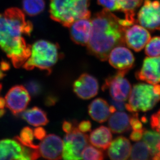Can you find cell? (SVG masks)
I'll list each match as a JSON object with an SVG mask.
<instances>
[{
	"mask_svg": "<svg viewBox=\"0 0 160 160\" xmlns=\"http://www.w3.org/2000/svg\"><path fill=\"white\" fill-rule=\"evenodd\" d=\"M127 71H119L116 74L106 79L103 90H109L112 98L120 101H126L131 92V87L130 82L124 76Z\"/></svg>",
	"mask_w": 160,
	"mask_h": 160,
	"instance_id": "7",
	"label": "cell"
},
{
	"mask_svg": "<svg viewBox=\"0 0 160 160\" xmlns=\"http://www.w3.org/2000/svg\"><path fill=\"white\" fill-rule=\"evenodd\" d=\"M125 109L131 112L151 110L160 101V84L139 83L134 85Z\"/></svg>",
	"mask_w": 160,
	"mask_h": 160,
	"instance_id": "4",
	"label": "cell"
},
{
	"mask_svg": "<svg viewBox=\"0 0 160 160\" xmlns=\"http://www.w3.org/2000/svg\"><path fill=\"white\" fill-rule=\"evenodd\" d=\"M104 158L103 153L92 146L88 145L82 153V159L88 160H101Z\"/></svg>",
	"mask_w": 160,
	"mask_h": 160,
	"instance_id": "27",
	"label": "cell"
},
{
	"mask_svg": "<svg viewBox=\"0 0 160 160\" xmlns=\"http://www.w3.org/2000/svg\"><path fill=\"white\" fill-rule=\"evenodd\" d=\"M139 24L148 30L160 31V1L145 0L138 13Z\"/></svg>",
	"mask_w": 160,
	"mask_h": 160,
	"instance_id": "8",
	"label": "cell"
},
{
	"mask_svg": "<svg viewBox=\"0 0 160 160\" xmlns=\"http://www.w3.org/2000/svg\"><path fill=\"white\" fill-rule=\"evenodd\" d=\"M142 138L151 150L152 159H153L158 153V147L160 143V135L155 131L145 130Z\"/></svg>",
	"mask_w": 160,
	"mask_h": 160,
	"instance_id": "23",
	"label": "cell"
},
{
	"mask_svg": "<svg viewBox=\"0 0 160 160\" xmlns=\"http://www.w3.org/2000/svg\"><path fill=\"white\" fill-rule=\"evenodd\" d=\"M109 129L115 133L121 134L130 130V116L122 112H115L109 118Z\"/></svg>",
	"mask_w": 160,
	"mask_h": 160,
	"instance_id": "20",
	"label": "cell"
},
{
	"mask_svg": "<svg viewBox=\"0 0 160 160\" xmlns=\"http://www.w3.org/2000/svg\"><path fill=\"white\" fill-rule=\"evenodd\" d=\"M131 160H149L152 158L151 150L144 142H136L131 148L130 154Z\"/></svg>",
	"mask_w": 160,
	"mask_h": 160,
	"instance_id": "22",
	"label": "cell"
},
{
	"mask_svg": "<svg viewBox=\"0 0 160 160\" xmlns=\"http://www.w3.org/2000/svg\"><path fill=\"white\" fill-rule=\"evenodd\" d=\"M26 89L30 94L36 96L39 94L42 91V87L39 82L35 80H31L27 82L26 84Z\"/></svg>",
	"mask_w": 160,
	"mask_h": 160,
	"instance_id": "29",
	"label": "cell"
},
{
	"mask_svg": "<svg viewBox=\"0 0 160 160\" xmlns=\"http://www.w3.org/2000/svg\"><path fill=\"white\" fill-rule=\"evenodd\" d=\"M33 134L36 139L42 141L46 136V132L42 127H38L33 131Z\"/></svg>",
	"mask_w": 160,
	"mask_h": 160,
	"instance_id": "33",
	"label": "cell"
},
{
	"mask_svg": "<svg viewBox=\"0 0 160 160\" xmlns=\"http://www.w3.org/2000/svg\"><path fill=\"white\" fill-rule=\"evenodd\" d=\"M75 127L73 125L72 123L69 121H64L62 124V129L66 133H69L71 132Z\"/></svg>",
	"mask_w": 160,
	"mask_h": 160,
	"instance_id": "36",
	"label": "cell"
},
{
	"mask_svg": "<svg viewBox=\"0 0 160 160\" xmlns=\"http://www.w3.org/2000/svg\"><path fill=\"white\" fill-rule=\"evenodd\" d=\"M77 128L78 130L82 133H86L91 131L92 124L91 122L88 120H84L81 121L79 123Z\"/></svg>",
	"mask_w": 160,
	"mask_h": 160,
	"instance_id": "32",
	"label": "cell"
},
{
	"mask_svg": "<svg viewBox=\"0 0 160 160\" xmlns=\"http://www.w3.org/2000/svg\"><path fill=\"white\" fill-rule=\"evenodd\" d=\"M6 107L17 115L24 112L30 101L31 97L26 87L15 86L10 89L5 97Z\"/></svg>",
	"mask_w": 160,
	"mask_h": 160,
	"instance_id": "10",
	"label": "cell"
},
{
	"mask_svg": "<svg viewBox=\"0 0 160 160\" xmlns=\"http://www.w3.org/2000/svg\"><path fill=\"white\" fill-rule=\"evenodd\" d=\"M136 77L150 84L160 83V56L146 58L141 70L136 72Z\"/></svg>",
	"mask_w": 160,
	"mask_h": 160,
	"instance_id": "13",
	"label": "cell"
},
{
	"mask_svg": "<svg viewBox=\"0 0 160 160\" xmlns=\"http://www.w3.org/2000/svg\"><path fill=\"white\" fill-rule=\"evenodd\" d=\"M22 118L29 124L35 127L45 125L48 123L45 112L37 107H34L24 111L22 113Z\"/></svg>",
	"mask_w": 160,
	"mask_h": 160,
	"instance_id": "21",
	"label": "cell"
},
{
	"mask_svg": "<svg viewBox=\"0 0 160 160\" xmlns=\"http://www.w3.org/2000/svg\"><path fill=\"white\" fill-rule=\"evenodd\" d=\"M89 3L90 0H51V17L69 28L77 20L90 18Z\"/></svg>",
	"mask_w": 160,
	"mask_h": 160,
	"instance_id": "3",
	"label": "cell"
},
{
	"mask_svg": "<svg viewBox=\"0 0 160 160\" xmlns=\"http://www.w3.org/2000/svg\"><path fill=\"white\" fill-rule=\"evenodd\" d=\"M5 76V74L3 73V72L0 69V80L2 79Z\"/></svg>",
	"mask_w": 160,
	"mask_h": 160,
	"instance_id": "41",
	"label": "cell"
},
{
	"mask_svg": "<svg viewBox=\"0 0 160 160\" xmlns=\"http://www.w3.org/2000/svg\"><path fill=\"white\" fill-rule=\"evenodd\" d=\"M99 89L98 81L95 77L88 74H83L74 82L73 91L77 97L88 100L95 97Z\"/></svg>",
	"mask_w": 160,
	"mask_h": 160,
	"instance_id": "15",
	"label": "cell"
},
{
	"mask_svg": "<svg viewBox=\"0 0 160 160\" xmlns=\"http://www.w3.org/2000/svg\"><path fill=\"white\" fill-rule=\"evenodd\" d=\"M5 113V110L3 109H0V118H1L2 117H3Z\"/></svg>",
	"mask_w": 160,
	"mask_h": 160,
	"instance_id": "40",
	"label": "cell"
},
{
	"mask_svg": "<svg viewBox=\"0 0 160 160\" xmlns=\"http://www.w3.org/2000/svg\"><path fill=\"white\" fill-rule=\"evenodd\" d=\"M64 142L60 137L55 134L48 135L38 146L40 157L49 160L62 159Z\"/></svg>",
	"mask_w": 160,
	"mask_h": 160,
	"instance_id": "12",
	"label": "cell"
},
{
	"mask_svg": "<svg viewBox=\"0 0 160 160\" xmlns=\"http://www.w3.org/2000/svg\"><path fill=\"white\" fill-rule=\"evenodd\" d=\"M58 59L57 46L48 41L40 40L31 46L30 55L23 68L27 70L38 68L50 72Z\"/></svg>",
	"mask_w": 160,
	"mask_h": 160,
	"instance_id": "5",
	"label": "cell"
},
{
	"mask_svg": "<svg viewBox=\"0 0 160 160\" xmlns=\"http://www.w3.org/2000/svg\"><path fill=\"white\" fill-rule=\"evenodd\" d=\"M33 130L29 127H25L20 132L19 136H16L15 139L23 146L32 149H37L38 145L33 142L34 139Z\"/></svg>",
	"mask_w": 160,
	"mask_h": 160,
	"instance_id": "24",
	"label": "cell"
},
{
	"mask_svg": "<svg viewBox=\"0 0 160 160\" xmlns=\"http://www.w3.org/2000/svg\"><path fill=\"white\" fill-rule=\"evenodd\" d=\"M112 139L111 130L104 126H101L93 130L88 137V140L91 144L104 150L108 148Z\"/></svg>",
	"mask_w": 160,
	"mask_h": 160,
	"instance_id": "19",
	"label": "cell"
},
{
	"mask_svg": "<svg viewBox=\"0 0 160 160\" xmlns=\"http://www.w3.org/2000/svg\"><path fill=\"white\" fill-rule=\"evenodd\" d=\"M111 103L112 106L115 108L116 110L123 111L125 109L126 104L124 102L117 101L112 98V100H111Z\"/></svg>",
	"mask_w": 160,
	"mask_h": 160,
	"instance_id": "35",
	"label": "cell"
},
{
	"mask_svg": "<svg viewBox=\"0 0 160 160\" xmlns=\"http://www.w3.org/2000/svg\"><path fill=\"white\" fill-rule=\"evenodd\" d=\"M92 29L88 50L102 61H107L111 51L115 47L125 45L126 29L132 24L104 9L93 17Z\"/></svg>",
	"mask_w": 160,
	"mask_h": 160,
	"instance_id": "2",
	"label": "cell"
},
{
	"mask_svg": "<svg viewBox=\"0 0 160 160\" xmlns=\"http://www.w3.org/2000/svg\"><path fill=\"white\" fill-rule=\"evenodd\" d=\"M32 30V24L20 9L11 8L0 14V47L16 68L23 66L30 55L31 46L23 36Z\"/></svg>",
	"mask_w": 160,
	"mask_h": 160,
	"instance_id": "1",
	"label": "cell"
},
{
	"mask_svg": "<svg viewBox=\"0 0 160 160\" xmlns=\"http://www.w3.org/2000/svg\"><path fill=\"white\" fill-rule=\"evenodd\" d=\"M55 98L54 97H49L47 98V100L46 101V104L48 105H51L54 104L55 102Z\"/></svg>",
	"mask_w": 160,
	"mask_h": 160,
	"instance_id": "38",
	"label": "cell"
},
{
	"mask_svg": "<svg viewBox=\"0 0 160 160\" xmlns=\"http://www.w3.org/2000/svg\"><path fill=\"white\" fill-rule=\"evenodd\" d=\"M69 28L71 38L74 42L81 45H87L92 29V21L90 18L77 20Z\"/></svg>",
	"mask_w": 160,
	"mask_h": 160,
	"instance_id": "16",
	"label": "cell"
},
{
	"mask_svg": "<svg viewBox=\"0 0 160 160\" xmlns=\"http://www.w3.org/2000/svg\"><path fill=\"white\" fill-rule=\"evenodd\" d=\"M130 125L133 131H143L145 130L142 122L139 120L137 112H133L131 116L130 117Z\"/></svg>",
	"mask_w": 160,
	"mask_h": 160,
	"instance_id": "30",
	"label": "cell"
},
{
	"mask_svg": "<svg viewBox=\"0 0 160 160\" xmlns=\"http://www.w3.org/2000/svg\"><path fill=\"white\" fill-rule=\"evenodd\" d=\"M108 59L110 65L119 71H129L134 65V56L125 45L115 47L109 53Z\"/></svg>",
	"mask_w": 160,
	"mask_h": 160,
	"instance_id": "14",
	"label": "cell"
},
{
	"mask_svg": "<svg viewBox=\"0 0 160 160\" xmlns=\"http://www.w3.org/2000/svg\"><path fill=\"white\" fill-rule=\"evenodd\" d=\"M151 35L149 31L141 25L133 24L125 31L124 39L126 45L135 52L142 50L148 43Z\"/></svg>",
	"mask_w": 160,
	"mask_h": 160,
	"instance_id": "11",
	"label": "cell"
},
{
	"mask_svg": "<svg viewBox=\"0 0 160 160\" xmlns=\"http://www.w3.org/2000/svg\"><path fill=\"white\" fill-rule=\"evenodd\" d=\"M63 142L62 158L64 160H80L82 152L88 146V136L75 127L71 132L67 133Z\"/></svg>",
	"mask_w": 160,
	"mask_h": 160,
	"instance_id": "6",
	"label": "cell"
},
{
	"mask_svg": "<svg viewBox=\"0 0 160 160\" xmlns=\"http://www.w3.org/2000/svg\"><path fill=\"white\" fill-rule=\"evenodd\" d=\"M10 68V64L8 62L5 61H2L0 64V69L2 71H7Z\"/></svg>",
	"mask_w": 160,
	"mask_h": 160,
	"instance_id": "37",
	"label": "cell"
},
{
	"mask_svg": "<svg viewBox=\"0 0 160 160\" xmlns=\"http://www.w3.org/2000/svg\"><path fill=\"white\" fill-rule=\"evenodd\" d=\"M145 53L149 57L160 56V36L150 38L146 45Z\"/></svg>",
	"mask_w": 160,
	"mask_h": 160,
	"instance_id": "26",
	"label": "cell"
},
{
	"mask_svg": "<svg viewBox=\"0 0 160 160\" xmlns=\"http://www.w3.org/2000/svg\"><path fill=\"white\" fill-rule=\"evenodd\" d=\"M88 113L93 119L99 123L107 121L112 114L107 102L101 98H96L89 104Z\"/></svg>",
	"mask_w": 160,
	"mask_h": 160,
	"instance_id": "18",
	"label": "cell"
},
{
	"mask_svg": "<svg viewBox=\"0 0 160 160\" xmlns=\"http://www.w3.org/2000/svg\"><path fill=\"white\" fill-rule=\"evenodd\" d=\"M6 105L5 99L2 97H0V109H3Z\"/></svg>",
	"mask_w": 160,
	"mask_h": 160,
	"instance_id": "39",
	"label": "cell"
},
{
	"mask_svg": "<svg viewBox=\"0 0 160 160\" xmlns=\"http://www.w3.org/2000/svg\"><path fill=\"white\" fill-rule=\"evenodd\" d=\"M144 131H133L130 135V139L134 142H138L142 139Z\"/></svg>",
	"mask_w": 160,
	"mask_h": 160,
	"instance_id": "34",
	"label": "cell"
},
{
	"mask_svg": "<svg viewBox=\"0 0 160 160\" xmlns=\"http://www.w3.org/2000/svg\"><path fill=\"white\" fill-rule=\"evenodd\" d=\"M150 123L152 128L160 136V109L151 116Z\"/></svg>",
	"mask_w": 160,
	"mask_h": 160,
	"instance_id": "31",
	"label": "cell"
},
{
	"mask_svg": "<svg viewBox=\"0 0 160 160\" xmlns=\"http://www.w3.org/2000/svg\"><path fill=\"white\" fill-rule=\"evenodd\" d=\"M16 139L0 141V160H32V151Z\"/></svg>",
	"mask_w": 160,
	"mask_h": 160,
	"instance_id": "9",
	"label": "cell"
},
{
	"mask_svg": "<svg viewBox=\"0 0 160 160\" xmlns=\"http://www.w3.org/2000/svg\"><path fill=\"white\" fill-rule=\"evenodd\" d=\"M131 148L130 141L125 137L119 136L111 142L108 154L111 160H127L130 157Z\"/></svg>",
	"mask_w": 160,
	"mask_h": 160,
	"instance_id": "17",
	"label": "cell"
},
{
	"mask_svg": "<svg viewBox=\"0 0 160 160\" xmlns=\"http://www.w3.org/2000/svg\"><path fill=\"white\" fill-rule=\"evenodd\" d=\"M45 4L43 0H24L23 8L29 15L35 16L40 14L44 9Z\"/></svg>",
	"mask_w": 160,
	"mask_h": 160,
	"instance_id": "25",
	"label": "cell"
},
{
	"mask_svg": "<svg viewBox=\"0 0 160 160\" xmlns=\"http://www.w3.org/2000/svg\"><path fill=\"white\" fill-rule=\"evenodd\" d=\"M98 3L109 11H120L119 0H98Z\"/></svg>",
	"mask_w": 160,
	"mask_h": 160,
	"instance_id": "28",
	"label": "cell"
}]
</instances>
